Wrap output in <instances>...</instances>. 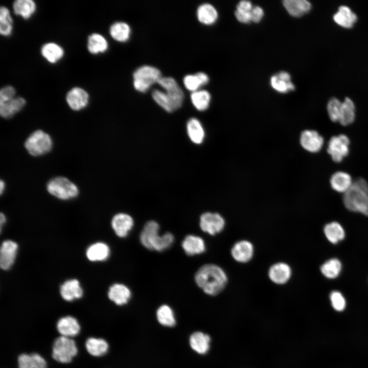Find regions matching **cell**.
I'll return each mask as SVG.
<instances>
[{
    "instance_id": "cell-1",
    "label": "cell",
    "mask_w": 368,
    "mask_h": 368,
    "mask_svg": "<svg viewBox=\"0 0 368 368\" xmlns=\"http://www.w3.org/2000/svg\"><path fill=\"white\" fill-rule=\"evenodd\" d=\"M195 280L199 287L206 294L216 295L224 289L227 283V277L219 266L208 264L203 265L197 270Z\"/></svg>"
},
{
    "instance_id": "cell-2",
    "label": "cell",
    "mask_w": 368,
    "mask_h": 368,
    "mask_svg": "<svg viewBox=\"0 0 368 368\" xmlns=\"http://www.w3.org/2000/svg\"><path fill=\"white\" fill-rule=\"evenodd\" d=\"M343 202L348 210L368 216L367 182L362 178H358L353 181L350 188L344 193Z\"/></svg>"
},
{
    "instance_id": "cell-3",
    "label": "cell",
    "mask_w": 368,
    "mask_h": 368,
    "mask_svg": "<svg viewBox=\"0 0 368 368\" xmlns=\"http://www.w3.org/2000/svg\"><path fill=\"white\" fill-rule=\"evenodd\" d=\"M159 226L155 221L146 222L140 234V241L142 245L150 250L158 251L168 248L174 241L173 235L169 232L159 236Z\"/></svg>"
},
{
    "instance_id": "cell-4",
    "label": "cell",
    "mask_w": 368,
    "mask_h": 368,
    "mask_svg": "<svg viewBox=\"0 0 368 368\" xmlns=\"http://www.w3.org/2000/svg\"><path fill=\"white\" fill-rule=\"evenodd\" d=\"M162 73L157 67L143 65L137 68L133 73V85L134 88L141 93L147 91L162 77Z\"/></svg>"
},
{
    "instance_id": "cell-5",
    "label": "cell",
    "mask_w": 368,
    "mask_h": 368,
    "mask_svg": "<svg viewBox=\"0 0 368 368\" xmlns=\"http://www.w3.org/2000/svg\"><path fill=\"white\" fill-rule=\"evenodd\" d=\"M78 352V347L74 338L60 335L54 342L52 358L59 363H68L72 361Z\"/></svg>"
},
{
    "instance_id": "cell-6",
    "label": "cell",
    "mask_w": 368,
    "mask_h": 368,
    "mask_svg": "<svg viewBox=\"0 0 368 368\" xmlns=\"http://www.w3.org/2000/svg\"><path fill=\"white\" fill-rule=\"evenodd\" d=\"M48 192L61 200L73 199L78 195L77 186L64 177H56L51 179L47 185Z\"/></svg>"
},
{
    "instance_id": "cell-7",
    "label": "cell",
    "mask_w": 368,
    "mask_h": 368,
    "mask_svg": "<svg viewBox=\"0 0 368 368\" xmlns=\"http://www.w3.org/2000/svg\"><path fill=\"white\" fill-rule=\"evenodd\" d=\"M25 146L30 154L38 156L44 155L51 150L53 141L48 133L41 130H37L27 139Z\"/></svg>"
},
{
    "instance_id": "cell-8",
    "label": "cell",
    "mask_w": 368,
    "mask_h": 368,
    "mask_svg": "<svg viewBox=\"0 0 368 368\" xmlns=\"http://www.w3.org/2000/svg\"><path fill=\"white\" fill-rule=\"evenodd\" d=\"M350 140L345 134L333 136L330 139L327 152L335 163H340L349 152Z\"/></svg>"
},
{
    "instance_id": "cell-9",
    "label": "cell",
    "mask_w": 368,
    "mask_h": 368,
    "mask_svg": "<svg viewBox=\"0 0 368 368\" xmlns=\"http://www.w3.org/2000/svg\"><path fill=\"white\" fill-rule=\"evenodd\" d=\"M157 84L164 89L176 110L179 109L183 103L185 95L176 80L171 77H162Z\"/></svg>"
},
{
    "instance_id": "cell-10",
    "label": "cell",
    "mask_w": 368,
    "mask_h": 368,
    "mask_svg": "<svg viewBox=\"0 0 368 368\" xmlns=\"http://www.w3.org/2000/svg\"><path fill=\"white\" fill-rule=\"evenodd\" d=\"M225 226L224 218L218 213L206 212L200 218V227L205 233L215 235L220 233Z\"/></svg>"
},
{
    "instance_id": "cell-11",
    "label": "cell",
    "mask_w": 368,
    "mask_h": 368,
    "mask_svg": "<svg viewBox=\"0 0 368 368\" xmlns=\"http://www.w3.org/2000/svg\"><path fill=\"white\" fill-rule=\"evenodd\" d=\"M56 327L60 335L73 338L79 334L81 329L78 319L72 315L61 317L57 323Z\"/></svg>"
},
{
    "instance_id": "cell-12",
    "label": "cell",
    "mask_w": 368,
    "mask_h": 368,
    "mask_svg": "<svg viewBox=\"0 0 368 368\" xmlns=\"http://www.w3.org/2000/svg\"><path fill=\"white\" fill-rule=\"evenodd\" d=\"M88 93L79 87H74L66 94V101L73 110L79 111L86 107L89 102Z\"/></svg>"
},
{
    "instance_id": "cell-13",
    "label": "cell",
    "mask_w": 368,
    "mask_h": 368,
    "mask_svg": "<svg viewBox=\"0 0 368 368\" xmlns=\"http://www.w3.org/2000/svg\"><path fill=\"white\" fill-rule=\"evenodd\" d=\"M324 138L317 131L312 130L303 131L300 136V143L306 150L316 153L319 151L324 145Z\"/></svg>"
},
{
    "instance_id": "cell-14",
    "label": "cell",
    "mask_w": 368,
    "mask_h": 368,
    "mask_svg": "<svg viewBox=\"0 0 368 368\" xmlns=\"http://www.w3.org/2000/svg\"><path fill=\"white\" fill-rule=\"evenodd\" d=\"M18 245L16 243L11 240L4 241L0 249V266L2 269H9L14 262Z\"/></svg>"
},
{
    "instance_id": "cell-15",
    "label": "cell",
    "mask_w": 368,
    "mask_h": 368,
    "mask_svg": "<svg viewBox=\"0 0 368 368\" xmlns=\"http://www.w3.org/2000/svg\"><path fill=\"white\" fill-rule=\"evenodd\" d=\"M133 225V220L128 214L118 213L111 220V226L117 235L124 237L127 235Z\"/></svg>"
},
{
    "instance_id": "cell-16",
    "label": "cell",
    "mask_w": 368,
    "mask_h": 368,
    "mask_svg": "<svg viewBox=\"0 0 368 368\" xmlns=\"http://www.w3.org/2000/svg\"><path fill=\"white\" fill-rule=\"evenodd\" d=\"M233 258L237 262L246 263L249 261L253 257V245L246 240L236 242L231 249Z\"/></svg>"
},
{
    "instance_id": "cell-17",
    "label": "cell",
    "mask_w": 368,
    "mask_h": 368,
    "mask_svg": "<svg viewBox=\"0 0 368 368\" xmlns=\"http://www.w3.org/2000/svg\"><path fill=\"white\" fill-rule=\"evenodd\" d=\"M291 275V269L286 263L279 262L272 265L268 271V276L270 280L277 284H284L287 283Z\"/></svg>"
},
{
    "instance_id": "cell-18",
    "label": "cell",
    "mask_w": 368,
    "mask_h": 368,
    "mask_svg": "<svg viewBox=\"0 0 368 368\" xmlns=\"http://www.w3.org/2000/svg\"><path fill=\"white\" fill-rule=\"evenodd\" d=\"M60 295L63 300L72 302L82 297L83 290L76 279L66 281L61 286Z\"/></svg>"
},
{
    "instance_id": "cell-19",
    "label": "cell",
    "mask_w": 368,
    "mask_h": 368,
    "mask_svg": "<svg viewBox=\"0 0 368 368\" xmlns=\"http://www.w3.org/2000/svg\"><path fill=\"white\" fill-rule=\"evenodd\" d=\"M85 348L91 356L101 357L108 352L109 345L108 341L104 338L90 337L86 340Z\"/></svg>"
},
{
    "instance_id": "cell-20",
    "label": "cell",
    "mask_w": 368,
    "mask_h": 368,
    "mask_svg": "<svg viewBox=\"0 0 368 368\" xmlns=\"http://www.w3.org/2000/svg\"><path fill=\"white\" fill-rule=\"evenodd\" d=\"M18 368H47L48 363L43 357L38 353H24L18 357Z\"/></svg>"
},
{
    "instance_id": "cell-21",
    "label": "cell",
    "mask_w": 368,
    "mask_h": 368,
    "mask_svg": "<svg viewBox=\"0 0 368 368\" xmlns=\"http://www.w3.org/2000/svg\"><path fill=\"white\" fill-rule=\"evenodd\" d=\"M333 18L337 24L346 29L352 28L357 20L356 14L346 6H340Z\"/></svg>"
},
{
    "instance_id": "cell-22",
    "label": "cell",
    "mask_w": 368,
    "mask_h": 368,
    "mask_svg": "<svg viewBox=\"0 0 368 368\" xmlns=\"http://www.w3.org/2000/svg\"><path fill=\"white\" fill-rule=\"evenodd\" d=\"M130 290L121 284H114L111 286L108 292L110 301L116 305L121 306L126 304L130 298Z\"/></svg>"
},
{
    "instance_id": "cell-23",
    "label": "cell",
    "mask_w": 368,
    "mask_h": 368,
    "mask_svg": "<svg viewBox=\"0 0 368 368\" xmlns=\"http://www.w3.org/2000/svg\"><path fill=\"white\" fill-rule=\"evenodd\" d=\"M188 135L194 144H201L205 137L204 128L200 121L196 118L189 119L186 125Z\"/></svg>"
},
{
    "instance_id": "cell-24",
    "label": "cell",
    "mask_w": 368,
    "mask_h": 368,
    "mask_svg": "<svg viewBox=\"0 0 368 368\" xmlns=\"http://www.w3.org/2000/svg\"><path fill=\"white\" fill-rule=\"evenodd\" d=\"M26 101L21 97H16L6 102L0 104V114L5 119L12 117L25 106Z\"/></svg>"
},
{
    "instance_id": "cell-25",
    "label": "cell",
    "mask_w": 368,
    "mask_h": 368,
    "mask_svg": "<svg viewBox=\"0 0 368 368\" xmlns=\"http://www.w3.org/2000/svg\"><path fill=\"white\" fill-rule=\"evenodd\" d=\"M330 185L332 188L339 193H346L351 187L353 180L348 173L343 171L335 172L331 177Z\"/></svg>"
},
{
    "instance_id": "cell-26",
    "label": "cell",
    "mask_w": 368,
    "mask_h": 368,
    "mask_svg": "<svg viewBox=\"0 0 368 368\" xmlns=\"http://www.w3.org/2000/svg\"><path fill=\"white\" fill-rule=\"evenodd\" d=\"M283 3L287 12L294 17L302 16L311 8L310 3L306 0H285Z\"/></svg>"
},
{
    "instance_id": "cell-27",
    "label": "cell",
    "mask_w": 368,
    "mask_h": 368,
    "mask_svg": "<svg viewBox=\"0 0 368 368\" xmlns=\"http://www.w3.org/2000/svg\"><path fill=\"white\" fill-rule=\"evenodd\" d=\"M182 247L185 252L189 256L203 252L205 249L203 239L194 235L187 236L182 242Z\"/></svg>"
},
{
    "instance_id": "cell-28",
    "label": "cell",
    "mask_w": 368,
    "mask_h": 368,
    "mask_svg": "<svg viewBox=\"0 0 368 368\" xmlns=\"http://www.w3.org/2000/svg\"><path fill=\"white\" fill-rule=\"evenodd\" d=\"M210 341L209 335L201 332H194L189 340L192 349L200 354H204L208 352Z\"/></svg>"
},
{
    "instance_id": "cell-29",
    "label": "cell",
    "mask_w": 368,
    "mask_h": 368,
    "mask_svg": "<svg viewBox=\"0 0 368 368\" xmlns=\"http://www.w3.org/2000/svg\"><path fill=\"white\" fill-rule=\"evenodd\" d=\"M290 79V76L288 73L281 72L271 78L270 83L271 86L277 91L285 93L295 88Z\"/></svg>"
},
{
    "instance_id": "cell-30",
    "label": "cell",
    "mask_w": 368,
    "mask_h": 368,
    "mask_svg": "<svg viewBox=\"0 0 368 368\" xmlns=\"http://www.w3.org/2000/svg\"><path fill=\"white\" fill-rule=\"evenodd\" d=\"M41 54L49 62L55 63L60 60L64 55V50L54 42L44 44L41 48Z\"/></svg>"
},
{
    "instance_id": "cell-31",
    "label": "cell",
    "mask_w": 368,
    "mask_h": 368,
    "mask_svg": "<svg viewBox=\"0 0 368 368\" xmlns=\"http://www.w3.org/2000/svg\"><path fill=\"white\" fill-rule=\"evenodd\" d=\"M209 81L208 76L204 73L199 72L194 74H188L183 78V83L185 87L193 92L199 89V88Z\"/></svg>"
},
{
    "instance_id": "cell-32",
    "label": "cell",
    "mask_w": 368,
    "mask_h": 368,
    "mask_svg": "<svg viewBox=\"0 0 368 368\" xmlns=\"http://www.w3.org/2000/svg\"><path fill=\"white\" fill-rule=\"evenodd\" d=\"M13 9L15 15L28 19L35 12L36 5L32 0H16L13 4Z\"/></svg>"
},
{
    "instance_id": "cell-33",
    "label": "cell",
    "mask_w": 368,
    "mask_h": 368,
    "mask_svg": "<svg viewBox=\"0 0 368 368\" xmlns=\"http://www.w3.org/2000/svg\"><path fill=\"white\" fill-rule=\"evenodd\" d=\"M108 47L106 39L100 34L94 33L88 37L87 48L89 52L92 54L104 53L106 51Z\"/></svg>"
},
{
    "instance_id": "cell-34",
    "label": "cell",
    "mask_w": 368,
    "mask_h": 368,
    "mask_svg": "<svg viewBox=\"0 0 368 368\" xmlns=\"http://www.w3.org/2000/svg\"><path fill=\"white\" fill-rule=\"evenodd\" d=\"M198 20L204 25H212L217 20L218 13L215 8L211 4L204 3L200 5L197 10Z\"/></svg>"
},
{
    "instance_id": "cell-35",
    "label": "cell",
    "mask_w": 368,
    "mask_h": 368,
    "mask_svg": "<svg viewBox=\"0 0 368 368\" xmlns=\"http://www.w3.org/2000/svg\"><path fill=\"white\" fill-rule=\"evenodd\" d=\"M109 254V247L102 242H97L91 245L86 251V256L91 261L105 260Z\"/></svg>"
},
{
    "instance_id": "cell-36",
    "label": "cell",
    "mask_w": 368,
    "mask_h": 368,
    "mask_svg": "<svg viewBox=\"0 0 368 368\" xmlns=\"http://www.w3.org/2000/svg\"><path fill=\"white\" fill-rule=\"evenodd\" d=\"M355 119V105L352 100L346 98L342 102L338 122L342 126H348L353 123Z\"/></svg>"
},
{
    "instance_id": "cell-37",
    "label": "cell",
    "mask_w": 368,
    "mask_h": 368,
    "mask_svg": "<svg viewBox=\"0 0 368 368\" xmlns=\"http://www.w3.org/2000/svg\"><path fill=\"white\" fill-rule=\"evenodd\" d=\"M111 37L116 41L124 42L128 40L131 33L129 25L123 21H117L112 24L109 28Z\"/></svg>"
},
{
    "instance_id": "cell-38",
    "label": "cell",
    "mask_w": 368,
    "mask_h": 368,
    "mask_svg": "<svg viewBox=\"0 0 368 368\" xmlns=\"http://www.w3.org/2000/svg\"><path fill=\"white\" fill-rule=\"evenodd\" d=\"M190 99L193 105L196 109L199 111H204L209 106L211 95L206 90L198 89L192 92Z\"/></svg>"
},
{
    "instance_id": "cell-39",
    "label": "cell",
    "mask_w": 368,
    "mask_h": 368,
    "mask_svg": "<svg viewBox=\"0 0 368 368\" xmlns=\"http://www.w3.org/2000/svg\"><path fill=\"white\" fill-rule=\"evenodd\" d=\"M324 230L326 238L333 244H337L344 238V229L337 222H332L327 224Z\"/></svg>"
},
{
    "instance_id": "cell-40",
    "label": "cell",
    "mask_w": 368,
    "mask_h": 368,
    "mask_svg": "<svg viewBox=\"0 0 368 368\" xmlns=\"http://www.w3.org/2000/svg\"><path fill=\"white\" fill-rule=\"evenodd\" d=\"M342 268L340 261L333 258L326 261L320 267L322 274L327 278L334 279L338 276Z\"/></svg>"
},
{
    "instance_id": "cell-41",
    "label": "cell",
    "mask_w": 368,
    "mask_h": 368,
    "mask_svg": "<svg viewBox=\"0 0 368 368\" xmlns=\"http://www.w3.org/2000/svg\"><path fill=\"white\" fill-rule=\"evenodd\" d=\"M13 19L9 10L5 6L0 8V33L4 36H9L12 32Z\"/></svg>"
},
{
    "instance_id": "cell-42",
    "label": "cell",
    "mask_w": 368,
    "mask_h": 368,
    "mask_svg": "<svg viewBox=\"0 0 368 368\" xmlns=\"http://www.w3.org/2000/svg\"><path fill=\"white\" fill-rule=\"evenodd\" d=\"M154 101L168 112L176 110L171 99L165 91L154 89L152 92Z\"/></svg>"
},
{
    "instance_id": "cell-43",
    "label": "cell",
    "mask_w": 368,
    "mask_h": 368,
    "mask_svg": "<svg viewBox=\"0 0 368 368\" xmlns=\"http://www.w3.org/2000/svg\"><path fill=\"white\" fill-rule=\"evenodd\" d=\"M156 316L158 322L163 326L173 327L175 325L176 321L173 312L168 305H164L160 306L157 310Z\"/></svg>"
},
{
    "instance_id": "cell-44",
    "label": "cell",
    "mask_w": 368,
    "mask_h": 368,
    "mask_svg": "<svg viewBox=\"0 0 368 368\" xmlns=\"http://www.w3.org/2000/svg\"><path fill=\"white\" fill-rule=\"evenodd\" d=\"M342 102L336 98H331L327 104V109L330 120L334 122L339 121Z\"/></svg>"
},
{
    "instance_id": "cell-45",
    "label": "cell",
    "mask_w": 368,
    "mask_h": 368,
    "mask_svg": "<svg viewBox=\"0 0 368 368\" xmlns=\"http://www.w3.org/2000/svg\"><path fill=\"white\" fill-rule=\"evenodd\" d=\"M331 305L337 311L344 310L346 306V301L342 294L338 291H333L330 294Z\"/></svg>"
},
{
    "instance_id": "cell-46",
    "label": "cell",
    "mask_w": 368,
    "mask_h": 368,
    "mask_svg": "<svg viewBox=\"0 0 368 368\" xmlns=\"http://www.w3.org/2000/svg\"><path fill=\"white\" fill-rule=\"evenodd\" d=\"M15 89L12 86L3 87L0 90V104L9 101L15 97Z\"/></svg>"
},
{
    "instance_id": "cell-47",
    "label": "cell",
    "mask_w": 368,
    "mask_h": 368,
    "mask_svg": "<svg viewBox=\"0 0 368 368\" xmlns=\"http://www.w3.org/2000/svg\"><path fill=\"white\" fill-rule=\"evenodd\" d=\"M264 15V11L263 9L259 7L256 6L252 8L250 11L251 21L254 22H259Z\"/></svg>"
},
{
    "instance_id": "cell-48",
    "label": "cell",
    "mask_w": 368,
    "mask_h": 368,
    "mask_svg": "<svg viewBox=\"0 0 368 368\" xmlns=\"http://www.w3.org/2000/svg\"><path fill=\"white\" fill-rule=\"evenodd\" d=\"M235 14L238 20L241 22L248 23L251 21L250 12H245L236 10Z\"/></svg>"
},
{
    "instance_id": "cell-49",
    "label": "cell",
    "mask_w": 368,
    "mask_h": 368,
    "mask_svg": "<svg viewBox=\"0 0 368 368\" xmlns=\"http://www.w3.org/2000/svg\"><path fill=\"white\" fill-rule=\"evenodd\" d=\"M252 9V4L249 1H242L237 6L236 10L249 12Z\"/></svg>"
},
{
    "instance_id": "cell-50",
    "label": "cell",
    "mask_w": 368,
    "mask_h": 368,
    "mask_svg": "<svg viewBox=\"0 0 368 368\" xmlns=\"http://www.w3.org/2000/svg\"><path fill=\"white\" fill-rule=\"evenodd\" d=\"M6 220V217L4 214L1 213L0 216L1 229H2V226L5 223Z\"/></svg>"
},
{
    "instance_id": "cell-51",
    "label": "cell",
    "mask_w": 368,
    "mask_h": 368,
    "mask_svg": "<svg viewBox=\"0 0 368 368\" xmlns=\"http://www.w3.org/2000/svg\"><path fill=\"white\" fill-rule=\"evenodd\" d=\"M5 188V182L3 180H1L0 182V193L1 194H2V193L4 192Z\"/></svg>"
},
{
    "instance_id": "cell-52",
    "label": "cell",
    "mask_w": 368,
    "mask_h": 368,
    "mask_svg": "<svg viewBox=\"0 0 368 368\" xmlns=\"http://www.w3.org/2000/svg\"><path fill=\"white\" fill-rule=\"evenodd\" d=\"M12 320H11V321H12ZM4 322H7V321H4ZM0 323H4V322H0Z\"/></svg>"
}]
</instances>
